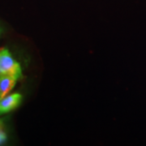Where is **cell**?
<instances>
[{"label": "cell", "mask_w": 146, "mask_h": 146, "mask_svg": "<svg viewBox=\"0 0 146 146\" xmlns=\"http://www.w3.org/2000/svg\"><path fill=\"white\" fill-rule=\"evenodd\" d=\"M0 70L2 74H7L17 79L22 76L21 65L11 55L7 50H0Z\"/></svg>", "instance_id": "obj_1"}, {"label": "cell", "mask_w": 146, "mask_h": 146, "mask_svg": "<svg viewBox=\"0 0 146 146\" xmlns=\"http://www.w3.org/2000/svg\"><path fill=\"white\" fill-rule=\"evenodd\" d=\"M22 96L20 94L7 95L0 99V115L10 112L21 104Z\"/></svg>", "instance_id": "obj_2"}, {"label": "cell", "mask_w": 146, "mask_h": 146, "mask_svg": "<svg viewBox=\"0 0 146 146\" xmlns=\"http://www.w3.org/2000/svg\"><path fill=\"white\" fill-rule=\"evenodd\" d=\"M18 79L7 74L0 75V99L6 97L14 88Z\"/></svg>", "instance_id": "obj_3"}, {"label": "cell", "mask_w": 146, "mask_h": 146, "mask_svg": "<svg viewBox=\"0 0 146 146\" xmlns=\"http://www.w3.org/2000/svg\"><path fill=\"white\" fill-rule=\"evenodd\" d=\"M6 141H7V134L3 128V123L1 122L0 123V145L5 143Z\"/></svg>", "instance_id": "obj_4"}, {"label": "cell", "mask_w": 146, "mask_h": 146, "mask_svg": "<svg viewBox=\"0 0 146 146\" xmlns=\"http://www.w3.org/2000/svg\"><path fill=\"white\" fill-rule=\"evenodd\" d=\"M1 122H2V121H1V120H0V123H1Z\"/></svg>", "instance_id": "obj_5"}]
</instances>
